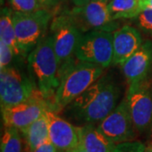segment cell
<instances>
[{"label":"cell","instance_id":"1","mask_svg":"<svg viewBox=\"0 0 152 152\" xmlns=\"http://www.w3.org/2000/svg\"><path fill=\"white\" fill-rule=\"evenodd\" d=\"M122 88L113 75L100 77L86 91L71 102L64 112L80 124H99L118 105Z\"/></svg>","mask_w":152,"mask_h":152},{"label":"cell","instance_id":"2","mask_svg":"<svg viewBox=\"0 0 152 152\" xmlns=\"http://www.w3.org/2000/svg\"><path fill=\"white\" fill-rule=\"evenodd\" d=\"M28 73L36 86L53 109L56 91L59 86V63L53 40L47 34L27 57Z\"/></svg>","mask_w":152,"mask_h":152},{"label":"cell","instance_id":"3","mask_svg":"<svg viewBox=\"0 0 152 152\" xmlns=\"http://www.w3.org/2000/svg\"><path fill=\"white\" fill-rule=\"evenodd\" d=\"M104 69L102 67L91 63L74 61L60 74L59 86L55 93L51 111L57 113L64 111L71 102L103 75Z\"/></svg>","mask_w":152,"mask_h":152},{"label":"cell","instance_id":"4","mask_svg":"<svg viewBox=\"0 0 152 152\" xmlns=\"http://www.w3.org/2000/svg\"><path fill=\"white\" fill-rule=\"evenodd\" d=\"M52 18L53 14L48 9L33 13L13 11L12 20L23 58L28 57L39 42L47 35L46 31Z\"/></svg>","mask_w":152,"mask_h":152},{"label":"cell","instance_id":"5","mask_svg":"<svg viewBox=\"0 0 152 152\" xmlns=\"http://www.w3.org/2000/svg\"><path fill=\"white\" fill-rule=\"evenodd\" d=\"M49 34L53 40V48L59 63V75L75 61V51L84 33L78 28L69 12L53 17Z\"/></svg>","mask_w":152,"mask_h":152},{"label":"cell","instance_id":"6","mask_svg":"<svg viewBox=\"0 0 152 152\" xmlns=\"http://www.w3.org/2000/svg\"><path fill=\"white\" fill-rule=\"evenodd\" d=\"M42 94L29 73L16 66H10L0 72L1 109L24 102Z\"/></svg>","mask_w":152,"mask_h":152},{"label":"cell","instance_id":"7","mask_svg":"<svg viewBox=\"0 0 152 152\" xmlns=\"http://www.w3.org/2000/svg\"><path fill=\"white\" fill-rule=\"evenodd\" d=\"M75 58L103 69L113 64V32L93 31L84 33L76 48Z\"/></svg>","mask_w":152,"mask_h":152},{"label":"cell","instance_id":"8","mask_svg":"<svg viewBox=\"0 0 152 152\" xmlns=\"http://www.w3.org/2000/svg\"><path fill=\"white\" fill-rule=\"evenodd\" d=\"M110 0H94L81 6H75L68 11L82 33L93 31L114 32L119 24L113 20L108 10Z\"/></svg>","mask_w":152,"mask_h":152},{"label":"cell","instance_id":"9","mask_svg":"<svg viewBox=\"0 0 152 152\" xmlns=\"http://www.w3.org/2000/svg\"><path fill=\"white\" fill-rule=\"evenodd\" d=\"M125 98L137 132L152 130V78L129 85Z\"/></svg>","mask_w":152,"mask_h":152},{"label":"cell","instance_id":"10","mask_svg":"<svg viewBox=\"0 0 152 152\" xmlns=\"http://www.w3.org/2000/svg\"><path fill=\"white\" fill-rule=\"evenodd\" d=\"M97 129L116 145L135 140L138 132L129 113L126 98H124L113 112L97 124Z\"/></svg>","mask_w":152,"mask_h":152},{"label":"cell","instance_id":"11","mask_svg":"<svg viewBox=\"0 0 152 152\" xmlns=\"http://www.w3.org/2000/svg\"><path fill=\"white\" fill-rule=\"evenodd\" d=\"M48 109H50L48 102L40 94L24 102L2 108V118L5 127L20 131L38 119Z\"/></svg>","mask_w":152,"mask_h":152},{"label":"cell","instance_id":"12","mask_svg":"<svg viewBox=\"0 0 152 152\" xmlns=\"http://www.w3.org/2000/svg\"><path fill=\"white\" fill-rule=\"evenodd\" d=\"M49 140L62 152H71L80 145L79 129L69 121L48 109Z\"/></svg>","mask_w":152,"mask_h":152},{"label":"cell","instance_id":"13","mask_svg":"<svg viewBox=\"0 0 152 152\" xmlns=\"http://www.w3.org/2000/svg\"><path fill=\"white\" fill-rule=\"evenodd\" d=\"M121 67L129 85L152 78L151 41H145L140 48Z\"/></svg>","mask_w":152,"mask_h":152},{"label":"cell","instance_id":"14","mask_svg":"<svg viewBox=\"0 0 152 152\" xmlns=\"http://www.w3.org/2000/svg\"><path fill=\"white\" fill-rule=\"evenodd\" d=\"M141 35L135 27L124 25L113 32V65L123 66L143 44Z\"/></svg>","mask_w":152,"mask_h":152},{"label":"cell","instance_id":"15","mask_svg":"<svg viewBox=\"0 0 152 152\" xmlns=\"http://www.w3.org/2000/svg\"><path fill=\"white\" fill-rule=\"evenodd\" d=\"M80 145L87 152H113L116 144L102 134L97 126L85 124L78 127Z\"/></svg>","mask_w":152,"mask_h":152},{"label":"cell","instance_id":"16","mask_svg":"<svg viewBox=\"0 0 152 152\" xmlns=\"http://www.w3.org/2000/svg\"><path fill=\"white\" fill-rule=\"evenodd\" d=\"M47 111L27 128L20 130L25 140L26 152H34L39 145L48 140L49 122Z\"/></svg>","mask_w":152,"mask_h":152},{"label":"cell","instance_id":"17","mask_svg":"<svg viewBox=\"0 0 152 152\" xmlns=\"http://www.w3.org/2000/svg\"><path fill=\"white\" fill-rule=\"evenodd\" d=\"M13 10L9 8H4L1 11L0 18V41L10 46L14 50L17 57L22 58L20 50L17 42L16 34L12 20Z\"/></svg>","mask_w":152,"mask_h":152},{"label":"cell","instance_id":"18","mask_svg":"<svg viewBox=\"0 0 152 152\" xmlns=\"http://www.w3.org/2000/svg\"><path fill=\"white\" fill-rule=\"evenodd\" d=\"M108 10L113 20L134 19L141 12L140 0H110Z\"/></svg>","mask_w":152,"mask_h":152},{"label":"cell","instance_id":"19","mask_svg":"<svg viewBox=\"0 0 152 152\" xmlns=\"http://www.w3.org/2000/svg\"><path fill=\"white\" fill-rule=\"evenodd\" d=\"M22 135L20 131L13 127H5L1 138L0 152H21Z\"/></svg>","mask_w":152,"mask_h":152},{"label":"cell","instance_id":"20","mask_svg":"<svg viewBox=\"0 0 152 152\" xmlns=\"http://www.w3.org/2000/svg\"><path fill=\"white\" fill-rule=\"evenodd\" d=\"M8 3L14 12L33 13L48 9L39 0H8Z\"/></svg>","mask_w":152,"mask_h":152},{"label":"cell","instance_id":"21","mask_svg":"<svg viewBox=\"0 0 152 152\" xmlns=\"http://www.w3.org/2000/svg\"><path fill=\"white\" fill-rule=\"evenodd\" d=\"M134 19L137 27L152 36V9H145Z\"/></svg>","mask_w":152,"mask_h":152},{"label":"cell","instance_id":"22","mask_svg":"<svg viewBox=\"0 0 152 152\" xmlns=\"http://www.w3.org/2000/svg\"><path fill=\"white\" fill-rule=\"evenodd\" d=\"M16 56L10 46L0 41V69L11 66V63Z\"/></svg>","mask_w":152,"mask_h":152},{"label":"cell","instance_id":"23","mask_svg":"<svg viewBox=\"0 0 152 152\" xmlns=\"http://www.w3.org/2000/svg\"><path fill=\"white\" fill-rule=\"evenodd\" d=\"M113 152H145V145L140 141H128L117 144Z\"/></svg>","mask_w":152,"mask_h":152},{"label":"cell","instance_id":"24","mask_svg":"<svg viewBox=\"0 0 152 152\" xmlns=\"http://www.w3.org/2000/svg\"><path fill=\"white\" fill-rule=\"evenodd\" d=\"M57 151H58V149L48 139V140L43 142L41 145H39L34 151V152H57Z\"/></svg>","mask_w":152,"mask_h":152},{"label":"cell","instance_id":"25","mask_svg":"<svg viewBox=\"0 0 152 152\" xmlns=\"http://www.w3.org/2000/svg\"><path fill=\"white\" fill-rule=\"evenodd\" d=\"M46 8H52L58 4V0H39Z\"/></svg>","mask_w":152,"mask_h":152},{"label":"cell","instance_id":"26","mask_svg":"<svg viewBox=\"0 0 152 152\" xmlns=\"http://www.w3.org/2000/svg\"><path fill=\"white\" fill-rule=\"evenodd\" d=\"M141 11L145 9H152V0H140Z\"/></svg>","mask_w":152,"mask_h":152},{"label":"cell","instance_id":"27","mask_svg":"<svg viewBox=\"0 0 152 152\" xmlns=\"http://www.w3.org/2000/svg\"><path fill=\"white\" fill-rule=\"evenodd\" d=\"M91 1H94V0H72V2L75 4V6L84 5V4H86L87 3H90Z\"/></svg>","mask_w":152,"mask_h":152},{"label":"cell","instance_id":"28","mask_svg":"<svg viewBox=\"0 0 152 152\" xmlns=\"http://www.w3.org/2000/svg\"><path fill=\"white\" fill-rule=\"evenodd\" d=\"M71 152H87L85 149H83L80 145H79V146L76 147L75 150H73Z\"/></svg>","mask_w":152,"mask_h":152},{"label":"cell","instance_id":"29","mask_svg":"<svg viewBox=\"0 0 152 152\" xmlns=\"http://www.w3.org/2000/svg\"><path fill=\"white\" fill-rule=\"evenodd\" d=\"M145 152H152V143L148 144L145 146Z\"/></svg>","mask_w":152,"mask_h":152},{"label":"cell","instance_id":"30","mask_svg":"<svg viewBox=\"0 0 152 152\" xmlns=\"http://www.w3.org/2000/svg\"><path fill=\"white\" fill-rule=\"evenodd\" d=\"M151 131H152V130H151Z\"/></svg>","mask_w":152,"mask_h":152}]
</instances>
